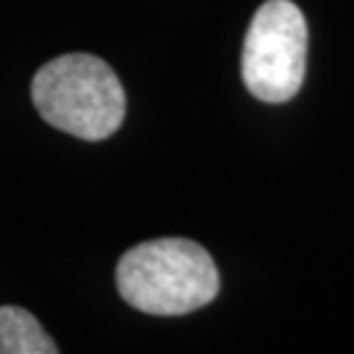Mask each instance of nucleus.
Wrapping results in <instances>:
<instances>
[{"instance_id":"obj_1","label":"nucleus","mask_w":354,"mask_h":354,"mask_svg":"<svg viewBox=\"0 0 354 354\" xmlns=\"http://www.w3.org/2000/svg\"><path fill=\"white\" fill-rule=\"evenodd\" d=\"M115 286L147 315H187L215 299L221 289L210 252L192 239H150L131 247L115 268Z\"/></svg>"},{"instance_id":"obj_2","label":"nucleus","mask_w":354,"mask_h":354,"mask_svg":"<svg viewBox=\"0 0 354 354\" xmlns=\"http://www.w3.org/2000/svg\"><path fill=\"white\" fill-rule=\"evenodd\" d=\"M32 100L50 127L87 142L108 140L127 115L115 71L89 53H68L42 66L32 79Z\"/></svg>"},{"instance_id":"obj_3","label":"nucleus","mask_w":354,"mask_h":354,"mask_svg":"<svg viewBox=\"0 0 354 354\" xmlns=\"http://www.w3.org/2000/svg\"><path fill=\"white\" fill-rule=\"evenodd\" d=\"M307 21L291 0H268L252 16L241 50V79L263 102L291 100L304 82Z\"/></svg>"},{"instance_id":"obj_4","label":"nucleus","mask_w":354,"mask_h":354,"mask_svg":"<svg viewBox=\"0 0 354 354\" xmlns=\"http://www.w3.org/2000/svg\"><path fill=\"white\" fill-rule=\"evenodd\" d=\"M0 354H58V344L24 307H0Z\"/></svg>"}]
</instances>
